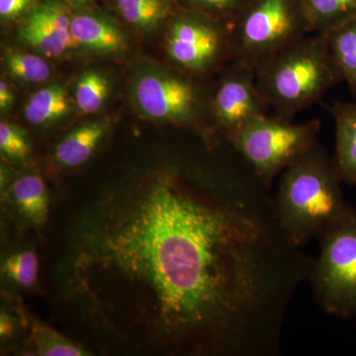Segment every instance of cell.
<instances>
[{
	"label": "cell",
	"instance_id": "cell-1",
	"mask_svg": "<svg viewBox=\"0 0 356 356\" xmlns=\"http://www.w3.org/2000/svg\"><path fill=\"white\" fill-rule=\"evenodd\" d=\"M284 264L280 222L254 185L193 188L166 173L103 202L79 236L70 283L97 309L134 297L173 344L217 341L233 353L273 308Z\"/></svg>",
	"mask_w": 356,
	"mask_h": 356
},
{
	"label": "cell",
	"instance_id": "cell-2",
	"mask_svg": "<svg viewBox=\"0 0 356 356\" xmlns=\"http://www.w3.org/2000/svg\"><path fill=\"white\" fill-rule=\"evenodd\" d=\"M334 158L318 140L280 175L275 202L281 227L297 247L318 238L350 206Z\"/></svg>",
	"mask_w": 356,
	"mask_h": 356
},
{
	"label": "cell",
	"instance_id": "cell-3",
	"mask_svg": "<svg viewBox=\"0 0 356 356\" xmlns=\"http://www.w3.org/2000/svg\"><path fill=\"white\" fill-rule=\"evenodd\" d=\"M255 76L268 108L287 120L343 81L324 33L297 40L255 70Z\"/></svg>",
	"mask_w": 356,
	"mask_h": 356
},
{
	"label": "cell",
	"instance_id": "cell-4",
	"mask_svg": "<svg viewBox=\"0 0 356 356\" xmlns=\"http://www.w3.org/2000/svg\"><path fill=\"white\" fill-rule=\"evenodd\" d=\"M228 24L232 60L254 70L312 33L299 0H245Z\"/></svg>",
	"mask_w": 356,
	"mask_h": 356
},
{
	"label": "cell",
	"instance_id": "cell-5",
	"mask_svg": "<svg viewBox=\"0 0 356 356\" xmlns=\"http://www.w3.org/2000/svg\"><path fill=\"white\" fill-rule=\"evenodd\" d=\"M322 124H295L267 114L255 117L231 140L257 181L270 191L274 180L299 161L318 140Z\"/></svg>",
	"mask_w": 356,
	"mask_h": 356
},
{
	"label": "cell",
	"instance_id": "cell-6",
	"mask_svg": "<svg viewBox=\"0 0 356 356\" xmlns=\"http://www.w3.org/2000/svg\"><path fill=\"white\" fill-rule=\"evenodd\" d=\"M320 252L309 278L323 310L356 317V210L348 207L318 236Z\"/></svg>",
	"mask_w": 356,
	"mask_h": 356
},
{
	"label": "cell",
	"instance_id": "cell-7",
	"mask_svg": "<svg viewBox=\"0 0 356 356\" xmlns=\"http://www.w3.org/2000/svg\"><path fill=\"white\" fill-rule=\"evenodd\" d=\"M166 53L180 69L203 74L231 58L228 22L203 14H182L170 25L166 37Z\"/></svg>",
	"mask_w": 356,
	"mask_h": 356
},
{
	"label": "cell",
	"instance_id": "cell-8",
	"mask_svg": "<svg viewBox=\"0 0 356 356\" xmlns=\"http://www.w3.org/2000/svg\"><path fill=\"white\" fill-rule=\"evenodd\" d=\"M209 108L215 127L225 133L229 142L245 124L269 110L257 86L255 70L236 60L224 72Z\"/></svg>",
	"mask_w": 356,
	"mask_h": 356
},
{
	"label": "cell",
	"instance_id": "cell-9",
	"mask_svg": "<svg viewBox=\"0 0 356 356\" xmlns=\"http://www.w3.org/2000/svg\"><path fill=\"white\" fill-rule=\"evenodd\" d=\"M135 95L144 113L156 120L191 124L197 120L202 108L197 86L173 74L143 76L136 84Z\"/></svg>",
	"mask_w": 356,
	"mask_h": 356
},
{
	"label": "cell",
	"instance_id": "cell-10",
	"mask_svg": "<svg viewBox=\"0 0 356 356\" xmlns=\"http://www.w3.org/2000/svg\"><path fill=\"white\" fill-rule=\"evenodd\" d=\"M70 23L62 7L42 4L26 18L19 34L23 41L47 57H60L74 44Z\"/></svg>",
	"mask_w": 356,
	"mask_h": 356
},
{
	"label": "cell",
	"instance_id": "cell-11",
	"mask_svg": "<svg viewBox=\"0 0 356 356\" xmlns=\"http://www.w3.org/2000/svg\"><path fill=\"white\" fill-rule=\"evenodd\" d=\"M329 111L336 125L334 163L343 181L356 186V102H336Z\"/></svg>",
	"mask_w": 356,
	"mask_h": 356
},
{
	"label": "cell",
	"instance_id": "cell-12",
	"mask_svg": "<svg viewBox=\"0 0 356 356\" xmlns=\"http://www.w3.org/2000/svg\"><path fill=\"white\" fill-rule=\"evenodd\" d=\"M70 34L74 44L97 53L116 54L126 49L125 37L118 28L88 14L72 18Z\"/></svg>",
	"mask_w": 356,
	"mask_h": 356
},
{
	"label": "cell",
	"instance_id": "cell-13",
	"mask_svg": "<svg viewBox=\"0 0 356 356\" xmlns=\"http://www.w3.org/2000/svg\"><path fill=\"white\" fill-rule=\"evenodd\" d=\"M312 33L329 34L356 18V0H299Z\"/></svg>",
	"mask_w": 356,
	"mask_h": 356
},
{
	"label": "cell",
	"instance_id": "cell-14",
	"mask_svg": "<svg viewBox=\"0 0 356 356\" xmlns=\"http://www.w3.org/2000/svg\"><path fill=\"white\" fill-rule=\"evenodd\" d=\"M106 130L107 124L103 122H92L74 129L56 149L58 163L67 168H76L86 163L92 156Z\"/></svg>",
	"mask_w": 356,
	"mask_h": 356
},
{
	"label": "cell",
	"instance_id": "cell-15",
	"mask_svg": "<svg viewBox=\"0 0 356 356\" xmlns=\"http://www.w3.org/2000/svg\"><path fill=\"white\" fill-rule=\"evenodd\" d=\"M72 110L69 95L60 84L46 86L31 96L26 104V119L33 125H44L62 119Z\"/></svg>",
	"mask_w": 356,
	"mask_h": 356
},
{
	"label": "cell",
	"instance_id": "cell-16",
	"mask_svg": "<svg viewBox=\"0 0 356 356\" xmlns=\"http://www.w3.org/2000/svg\"><path fill=\"white\" fill-rule=\"evenodd\" d=\"M13 197L18 209L29 221L42 225L49 216V197L43 180L25 175L14 182Z\"/></svg>",
	"mask_w": 356,
	"mask_h": 356
},
{
	"label": "cell",
	"instance_id": "cell-17",
	"mask_svg": "<svg viewBox=\"0 0 356 356\" xmlns=\"http://www.w3.org/2000/svg\"><path fill=\"white\" fill-rule=\"evenodd\" d=\"M330 50L351 95L356 98V18L327 34Z\"/></svg>",
	"mask_w": 356,
	"mask_h": 356
},
{
	"label": "cell",
	"instance_id": "cell-18",
	"mask_svg": "<svg viewBox=\"0 0 356 356\" xmlns=\"http://www.w3.org/2000/svg\"><path fill=\"white\" fill-rule=\"evenodd\" d=\"M124 19L138 27H151L165 19L170 13L166 0H117Z\"/></svg>",
	"mask_w": 356,
	"mask_h": 356
},
{
	"label": "cell",
	"instance_id": "cell-19",
	"mask_svg": "<svg viewBox=\"0 0 356 356\" xmlns=\"http://www.w3.org/2000/svg\"><path fill=\"white\" fill-rule=\"evenodd\" d=\"M109 93V81L100 72L90 70L76 84L77 107L83 113H95L102 108Z\"/></svg>",
	"mask_w": 356,
	"mask_h": 356
},
{
	"label": "cell",
	"instance_id": "cell-20",
	"mask_svg": "<svg viewBox=\"0 0 356 356\" xmlns=\"http://www.w3.org/2000/svg\"><path fill=\"white\" fill-rule=\"evenodd\" d=\"M6 63L7 70L11 76L26 83H42L51 76L48 63L32 54H7Z\"/></svg>",
	"mask_w": 356,
	"mask_h": 356
},
{
	"label": "cell",
	"instance_id": "cell-21",
	"mask_svg": "<svg viewBox=\"0 0 356 356\" xmlns=\"http://www.w3.org/2000/svg\"><path fill=\"white\" fill-rule=\"evenodd\" d=\"M38 268V257L30 250L11 254L2 264V271L7 277L24 288L32 287L37 282Z\"/></svg>",
	"mask_w": 356,
	"mask_h": 356
},
{
	"label": "cell",
	"instance_id": "cell-22",
	"mask_svg": "<svg viewBox=\"0 0 356 356\" xmlns=\"http://www.w3.org/2000/svg\"><path fill=\"white\" fill-rule=\"evenodd\" d=\"M33 341L37 353L44 356H81L86 351L49 327L36 325L33 327Z\"/></svg>",
	"mask_w": 356,
	"mask_h": 356
},
{
	"label": "cell",
	"instance_id": "cell-23",
	"mask_svg": "<svg viewBox=\"0 0 356 356\" xmlns=\"http://www.w3.org/2000/svg\"><path fill=\"white\" fill-rule=\"evenodd\" d=\"M0 149L9 158L23 159L30 153V145L17 128L1 122L0 124Z\"/></svg>",
	"mask_w": 356,
	"mask_h": 356
},
{
	"label": "cell",
	"instance_id": "cell-24",
	"mask_svg": "<svg viewBox=\"0 0 356 356\" xmlns=\"http://www.w3.org/2000/svg\"><path fill=\"white\" fill-rule=\"evenodd\" d=\"M192 6H196L205 13L216 15L218 19L231 20L238 13L245 0H191Z\"/></svg>",
	"mask_w": 356,
	"mask_h": 356
},
{
	"label": "cell",
	"instance_id": "cell-25",
	"mask_svg": "<svg viewBox=\"0 0 356 356\" xmlns=\"http://www.w3.org/2000/svg\"><path fill=\"white\" fill-rule=\"evenodd\" d=\"M32 0H0V15L13 18L19 15L31 3Z\"/></svg>",
	"mask_w": 356,
	"mask_h": 356
},
{
	"label": "cell",
	"instance_id": "cell-26",
	"mask_svg": "<svg viewBox=\"0 0 356 356\" xmlns=\"http://www.w3.org/2000/svg\"><path fill=\"white\" fill-rule=\"evenodd\" d=\"M13 95L6 81H0V108L6 110L13 103Z\"/></svg>",
	"mask_w": 356,
	"mask_h": 356
},
{
	"label": "cell",
	"instance_id": "cell-27",
	"mask_svg": "<svg viewBox=\"0 0 356 356\" xmlns=\"http://www.w3.org/2000/svg\"><path fill=\"white\" fill-rule=\"evenodd\" d=\"M0 332L2 337H7L13 332V323L6 315H1V324H0Z\"/></svg>",
	"mask_w": 356,
	"mask_h": 356
},
{
	"label": "cell",
	"instance_id": "cell-28",
	"mask_svg": "<svg viewBox=\"0 0 356 356\" xmlns=\"http://www.w3.org/2000/svg\"><path fill=\"white\" fill-rule=\"evenodd\" d=\"M67 1H69L70 3L74 4V6H79L86 4L88 0H67Z\"/></svg>",
	"mask_w": 356,
	"mask_h": 356
}]
</instances>
